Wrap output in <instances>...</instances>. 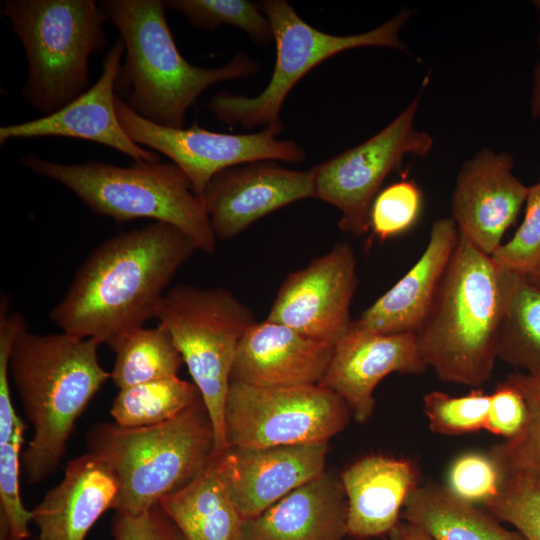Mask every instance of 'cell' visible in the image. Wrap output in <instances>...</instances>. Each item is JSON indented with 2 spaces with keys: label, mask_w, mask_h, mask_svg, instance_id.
<instances>
[{
  "label": "cell",
  "mask_w": 540,
  "mask_h": 540,
  "mask_svg": "<svg viewBox=\"0 0 540 540\" xmlns=\"http://www.w3.org/2000/svg\"><path fill=\"white\" fill-rule=\"evenodd\" d=\"M116 113L128 136L138 145L167 156L200 197L212 177L227 168L265 160L296 163L306 157L294 141L277 138L281 127L248 134L209 131L197 123L187 129L166 128L142 119L118 96Z\"/></svg>",
  "instance_id": "obj_12"
},
{
  "label": "cell",
  "mask_w": 540,
  "mask_h": 540,
  "mask_svg": "<svg viewBox=\"0 0 540 540\" xmlns=\"http://www.w3.org/2000/svg\"><path fill=\"white\" fill-rule=\"evenodd\" d=\"M36 540H39V539H36Z\"/></svg>",
  "instance_id": "obj_44"
},
{
  "label": "cell",
  "mask_w": 540,
  "mask_h": 540,
  "mask_svg": "<svg viewBox=\"0 0 540 540\" xmlns=\"http://www.w3.org/2000/svg\"><path fill=\"white\" fill-rule=\"evenodd\" d=\"M99 4L125 47L116 94L150 123L182 129L188 110L206 89L259 71L258 62L245 53L220 67L190 64L177 49L163 0H105Z\"/></svg>",
  "instance_id": "obj_3"
},
{
  "label": "cell",
  "mask_w": 540,
  "mask_h": 540,
  "mask_svg": "<svg viewBox=\"0 0 540 540\" xmlns=\"http://www.w3.org/2000/svg\"><path fill=\"white\" fill-rule=\"evenodd\" d=\"M504 305L503 269L459 233L430 308L414 332L439 379L479 388L493 372Z\"/></svg>",
  "instance_id": "obj_4"
},
{
  "label": "cell",
  "mask_w": 540,
  "mask_h": 540,
  "mask_svg": "<svg viewBox=\"0 0 540 540\" xmlns=\"http://www.w3.org/2000/svg\"><path fill=\"white\" fill-rule=\"evenodd\" d=\"M505 380L523 395L527 417L516 437L493 445L488 452L500 469L502 483L511 479L540 483V374L519 371Z\"/></svg>",
  "instance_id": "obj_29"
},
{
  "label": "cell",
  "mask_w": 540,
  "mask_h": 540,
  "mask_svg": "<svg viewBox=\"0 0 540 540\" xmlns=\"http://www.w3.org/2000/svg\"><path fill=\"white\" fill-rule=\"evenodd\" d=\"M0 540H8L7 531L2 524H0Z\"/></svg>",
  "instance_id": "obj_43"
},
{
  "label": "cell",
  "mask_w": 540,
  "mask_h": 540,
  "mask_svg": "<svg viewBox=\"0 0 540 540\" xmlns=\"http://www.w3.org/2000/svg\"><path fill=\"white\" fill-rule=\"evenodd\" d=\"M402 518L433 540H527L504 528L486 509L455 497L445 486L428 483L409 496Z\"/></svg>",
  "instance_id": "obj_25"
},
{
  "label": "cell",
  "mask_w": 540,
  "mask_h": 540,
  "mask_svg": "<svg viewBox=\"0 0 540 540\" xmlns=\"http://www.w3.org/2000/svg\"><path fill=\"white\" fill-rule=\"evenodd\" d=\"M120 482L110 464L88 452L68 462L64 477L33 509L39 540H84L108 509H114Z\"/></svg>",
  "instance_id": "obj_20"
},
{
  "label": "cell",
  "mask_w": 540,
  "mask_h": 540,
  "mask_svg": "<svg viewBox=\"0 0 540 540\" xmlns=\"http://www.w3.org/2000/svg\"><path fill=\"white\" fill-rule=\"evenodd\" d=\"M340 478L347 502V535L359 539L389 534L419 486L413 462L385 455L357 460Z\"/></svg>",
  "instance_id": "obj_22"
},
{
  "label": "cell",
  "mask_w": 540,
  "mask_h": 540,
  "mask_svg": "<svg viewBox=\"0 0 540 540\" xmlns=\"http://www.w3.org/2000/svg\"><path fill=\"white\" fill-rule=\"evenodd\" d=\"M482 507L514 526L527 540H540V483L506 480L500 492Z\"/></svg>",
  "instance_id": "obj_35"
},
{
  "label": "cell",
  "mask_w": 540,
  "mask_h": 540,
  "mask_svg": "<svg viewBox=\"0 0 540 540\" xmlns=\"http://www.w3.org/2000/svg\"><path fill=\"white\" fill-rule=\"evenodd\" d=\"M258 5L270 21L276 46L274 70L264 90L254 96L222 92L213 96L209 110L226 124L247 129L283 127L282 105L293 87L315 66L343 51L359 47H388L408 51L399 32L412 12L403 9L380 26L353 35H333L305 22L284 0H264Z\"/></svg>",
  "instance_id": "obj_9"
},
{
  "label": "cell",
  "mask_w": 540,
  "mask_h": 540,
  "mask_svg": "<svg viewBox=\"0 0 540 540\" xmlns=\"http://www.w3.org/2000/svg\"><path fill=\"white\" fill-rule=\"evenodd\" d=\"M490 394L475 388L463 396L432 391L423 398L430 430L442 435H463L485 429Z\"/></svg>",
  "instance_id": "obj_31"
},
{
  "label": "cell",
  "mask_w": 540,
  "mask_h": 540,
  "mask_svg": "<svg viewBox=\"0 0 540 540\" xmlns=\"http://www.w3.org/2000/svg\"><path fill=\"white\" fill-rule=\"evenodd\" d=\"M20 164L72 191L89 209L116 222L148 218L175 226L197 250L214 254L216 237L203 200L174 163H58L27 153Z\"/></svg>",
  "instance_id": "obj_5"
},
{
  "label": "cell",
  "mask_w": 540,
  "mask_h": 540,
  "mask_svg": "<svg viewBox=\"0 0 540 540\" xmlns=\"http://www.w3.org/2000/svg\"><path fill=\"white\" fill-rule=\"evenodd\" d=\"M25 428L21 421L11 439L0 444V524L5 527L8 540H27L31 535L29 523L33 519V510L24 507L19 483Z\"/></svg>",
  "instance_id": "obj_32"
},
{
  "label": "cell",
  "mask_w": 540,
  "mask_h": 540,
  "mask_svg": "<svg viewBox=\"0 0 540 540\" xmlns=\"http://www.w3.org/2000/svg\"><path fill=\"white\" fill-rule=\"evenodd\" d=\"M89 452L105 459L120 482L116 511L148 510L199 476L214 458L211 420L200 397L176 417L149 427L97 423L86 434Z\"/></svg>",
  "instance_id": "obj_6"
},
{
  "label": "cell",
  "mask_w": 540,
  "mask_h": 540,
  "mask_svg": "<svg viewBox=\"0 0 540 540\" xmlns=\"http://www.w3.org/2000/svg\"><path fill=\"white\" fill-rule=\"evenodd\" d=\"M423 90L377 134L313 167L315 198L340 211L341 230L364 235L370 229L371 205L386 177L401 168L407 155L425 157L432 150L431 135L414 126Z\"/></svg>",
  "instance_id": "obj_11"
},
{
  "label": "cell",
  "mask_w": 540,
  "mask_h": 540,
  "mask_svg": "<svg viewBox=\"0 0 540 540\" xmlns=\"http://www.w3.org/2000/svg\"><path fill=\"white\" fill-rule=\"evenodd\" d=\"M526 276L534 283L540 285V261L538 264L526 274Z\"/></svg>",
  "instance_id": "obj_42"
},
{
  "label": "cell",
  "mask_w": 540,
  "mask_h": 540,
  "mask_svg": "<svg viewBox=\"0 0 540 540\" xmlns=\"http://www.w3.org/2000/svg\"><path fill=\"white\" fill-rule=\"evenodd\" d=\"M200 397L194 383L166 377L120 389L110 414L121 427H149L176 417Z\"/></svg>",
  "instance_id": "obj_28"
},
{
  "label": "cell",
  "mask_w": 540,
  "mask_h": 540,
  "mask_svg": "<svg viewBox=\"0 0 540 540\" xmlns=\"http://www.w3.org/2000/svg\"><path fill=\"white\" fill-rule=\"evenodd\" d=\"M428 369L414 332L384 334L352 322L335 345L328 370L320 383L337 393L354 419L366 422L375 407L374 390L392 373L420 374Z\"/></svg>",
  "instance_id": "obj_17"
},
{
  "label": "cell",
  "mask_w": 540,
  "mask_h": 540,
  "mask_svg": "<svg viewBox=\"0 0 540 540\" xmlns=\"http://www.w3.org/2000/svg\"><path fill=\"white\" fill-rule=\"evenodd\" d=\"M23 320L21 314L9 311V299L4 296L0 305V444L11 439L22 421L12 403L9 358L16 331Z\"/></svg>",
  "instance_id": "obj_37"
},
{
  "label": "cell",
  "mask_w": 540,
  "mask_h": 540,
  "mask_svg": "<svg viewBox=\"0 0 540 540\" xmlns=\"http://www.w3.org/2000/svg\"><path fill=\"white\" fill-rule=\"evenodd\" d=\"M125 53L122 39L113 43L98 80L62 109L40 118L0 127V143L38 137H68L111 147L134 161L159 162L157 153L135 143L116 113V83Z\"/></svg>",
  "instance_id": "obj_16"
},
{
  "label": "cell",
  "mask_w": 540,
  "mask_h": 540,
  "mask_svg": "<svg viewBox=\"0 0 540 540\" xmlns=\"http://www.w3.org/2000/svg\"><path fill=\"white\" fill-rule=\"evenodd\" d=\"M458 237L459 231L452 217L436 220L426 248L416 263L353 324L384 334L415 332L430 308Z\"/></svg>",
  "instance_id": "obj_21"
},
{
  "label": "cell",
  "mask_w": 540,
  "mask_h": 540,
  "mask_svg": "<svg viewBox=\"0 0 540 540\" xmlns=\"http://www.w3.org/2000/svg\"><path fill=\"white\" fill-rule=\"evenodd\" d=\"M111 531L115 540H184L159 503L138 514L116 511Z\"/></svg>",
  "instance_id": "obj_38"
},
{
  "label": "cell",
  "mask_w": 540,
  "mask_h": 540,
  "mask_svg": "<svg viewBox=\"0 0 540 540\" xmlns=\"http://www.w3.org/2000/svg\"><path fill=\"white\" fill-rule=\"evenodd\" d=\"M527 405L520 391L504 380L490 394V404L485 430L509 440L524 427Z\"/></svg>",
  "instance_id": "obj_39"
},
{
  "label": "cell",
  "mask_w": 540,
  "mask_h": 540,
  "mask_svg": "<svg viewBox=\"0 0 540 540\" xmlns=\"http://www.w3.org/2000/svg\"><path fill=\"white\" fill-rule=\"evenodd\" d=\"M533 5L536 7V9L539 12V20H540V0L533 1ZM539 48H540V34H539ZM530 110H531V116L533 119H538L540 117V60L537 66L535 67L534 74H533Z\"/></svg>",
  "instance_id": "obj_41"
},
{
  "label": "cell",
  "mask_w": 540,
  "mask_h": 540,
  "mask_svg": "<svg viewBox=\"0 0 540 540\" xmlns=\"http://www.w3.org/2000/svg\"><path fill=\"white\" fill-rule=\"evenodd\" d=\"M115 361L111 379L120 389L137 384L178 376L184 364L168 330L139 327L119 336L109 346Z\"/></svg>",
  "instance_id": "obj_27"
},
{
  "label": "cell",
  "mask_w": 540,
  "mask_h": 540,
  "mask_svg": "<svg viewBox=\"0 0 540 540\" xmlns=\"http://www.w3.org/2000/svg\"><path fill=\"white\" fill-rule=\"evenodd\" d=\"M154 318L170 333L212 423L215 449H228L225 406L239 342L255 324L253 311L231 291L177 284L159 301Z\"/></svg>",
  "instance_id": "obj_8"
},
{
  "label": "cell",
  "mask_w": 540,
  "mask_h": 540,
  "mask_svg": "<svg viewBox=\"0 0 540 540\" xmlns=\"http://www.w3.org/2000/svg\"><path fill=\"white\" fill-rule=\"evenodd\" d=\"M328 443L228 448L217 468L244 520L264 512L325 471Z\"/></svg>",
  "instance_id": "obj_18"
},
{
  "label": "cell",
  "mask_w": 540,
  "mask_h": 540,
  "mask_svg": "<svg viewBox=\"0 0 540 540\" xmlns=\"http://www.w3.org/2000/svg\"><path fill=\"white\" fill-rule=\"evenodd\" d=\"M315 198L314 170H292L256 161L220 171L201 198L216 239L235 238L264 216L296 201Z\"/></svg>",
  "instance_id": "obj_14"
},
{
  "label": "cell",
  "mask_w": 540,
  "mask_h": 540,
  "mask_svg": "<svg viewBox=\"0 0 540 540\" xmlns=\"http://www.w3.org/2000/svg\"><path fill=\"white\" fill-rule=\"evenodd\" d=\"M345 535L344 488L341 478L327 471L243 524V540H343Z\"/></svg>",
  "instance_id": "obj_23"
},
{
  "label": "cell",
  "mask_w": 540,
  "mask_h": 540,
  "mask_svg": "<svg viewBox=\"0 0 540 540\" xmlns=\"http://www.w3.org/2000/svg\"><path fill=\"white\" fill-rule=\"evenodd\" d=\"M507 152L480 150L462 166L452 195V219L477 249L492 256L526 202L529 187L513 174Z\"/></svg>",
  "instance_id": "obj_15"
},
{
  "label": "cell",
  "mask_w": 540,
  "mask_h": 540,
  "mask_svg": "<svg viewBox=\"0 0 540 540\" xmlns=\"http://www.w3.org/2000/svg\"><path fill=\"white\" fill-rule=\"evenodd\" d=\"M159 505L184 540H243L244 519L230 496L215 457L199 476L164 496Z\"/></svg>",
  "instance_id": "obj_24"
},
{
  "label": "cell",
  "mask_w": 540,
  "mask_h": 540,
  "mask_svg": "<svg viewBox=\"0 0 540 540\" xmlns=\"http://www.w3.org/2000/svg\"><path fill=\"white\" fill-rule=\"evenodd\" d=\"M335 345L270 320L253 324L241 338L231 381L260 387H300L322 382Z\"/></svg>",
  "instance_id": "obj_19"
},
{
  "label": "cell",
  "mask_w": 540,
  "mask_h": 540,
  "mask_svg": "<svg viewBox=\"0 0 540 540\" xmlns=\"http://www.w3.org/2000/svg\"><path fill=\"white\" fill-rule=\"evenodd\" d=\"M100 344L65 332L36 334L25 320L19 325L9 372L33 428L21 455L28 483H40L57 469L77 419L111 378L98 359Z\"/></svg>",
  "instance_id": "obj_2"
},
{
  "label": "cell",
  "mask_w": 540,
  "mask_h": 540,
  "mask_svg": "<svg viewBox=\"0 0 540 540\" xmlns=\"http://www.w3.org/2000/svg\"><path fill=\"white\" fill-rule=\"evenodd\" d=\"M1 15L19 38L28 73L27 104L43 116L88 89L89 59L106 45L109 17L94 0H4Z\"/></svg>",
  "instance_id": "obj_7"
},
{
  "label": "cell",
  "mask_w": 540,
  "mask_h": 540,
  "mask_svg": "<svg viewBox=\"0 0 540 540\" xmlns=\"http://www.w3.org/2000/svg\"><path fill=\"white\" fill-rule=\"evenodd\" d=\"M504 305L497 357L528 374H540V285L503 269Z\"/></svg>",
  "instance_id": "obj_26"
},
{
  "label": "cell",
  "mask_w": 540,
  "mask_h": 540,
  "mask_svg": "<svg viewBox=\"0 0 540 540\" xmlns=\"http://www.w3.org/2000/svg\"><path fill=\"white\" fill-rule=\"evenodd\" d=\"M525 204L521 225L491 258L501 269L527 274L540 261V179L529 186Z\"/></svg>",
  "instance_id": "obj_36"
},
{
  "label": "cell",
  "mask_w": 540,
  "mask_h": 540,
  "mask_svg": "<svg viewBox=\"0 0 540 540\" xmlns=\"http://www.w3.org/2000/svg\"><path fill=\"white\" fill-rule=\"evenodd\" d=\"M501 486L500 469L489 452L468 451L450 464L445 487L460 500L483 506Z\"/></svg>",
  "instance_id": "obj_33"
},
{
  "label": "cell",
  "mask_w": 540,
  "mask_h": 540,
  "mask_svg": "<svg viewBox=\"0 0 540 540\" xmlns=\"http://www.w3.org/2000/svg\"><path fill=\"white\" fill-rule=\"evenodd\" d=\"M164 4L196 28L214 30L226 24L241 29L259 45L273 41L270 21L258 3L248 0H165Z\"/></svg>",
  "instance_id": "obj_30"
},
{
  "label": "cell",
  "mask_w": 540,
  "mask_h": 540,
  "mask_svg": "<svg viewBox=\"0 0 540 540\" xmlns=\"http://www.w3.org/2000/svg\"><path fill=\"white\" fill-rule=\"evenodd\" d=\"M389 535L390 540H433L426 531L407 521H400Z\"/></svg>",
  "instance_id": "obj_40"
},
{
  "label": "cell",
  "mask_w": 540,
  "mask_h": 540,
  "mask_svg": "<svg viewBox=\"0 0 540 540\" xmlns=\"http://www.w3.org/2000/svg\"><path fill=\"white\" fill-rule=\"evenodd\" d=\"M357 286L353 248L337 243L284 279L266 319L336 345L353 322L350 307Z\"/></svg>",
  "instance_id": "obj_13"
},
{
  "label": "cell",
  "mask_w": 540,
  "mask_h": 540,
  "mask_svg": "<svg viewBox=\"0 0 540 540\" xmlns=\"http://www.w3.org/2000/svg\"><path fill=\"white\" fill-rule=\"evenodd\" d=\"M196 250L188 235L164 222L119 233L89 254L50 318L62 332L110 346L154 318L167 286Z\"/></svg>",
  "instance_id": "obj_1"
},
{
  "label": "cell",
  "mask_w": 540,
  "mask_h": 540,
  "mask_svg": "<svg viewBox=\"0 0 540 540\" xmlns=\"http://www.w3.org/2000/svg\"><path fill=\"white\" fill-rule=\"evenodd\" d=\"M350 414L346 402L321 384L260 387L230 381L225 406L227 447L328 443L348 425Z\"/></svg>",
  "instance_id": "obj_10"
},
{
  "label": "cell",
  "mask_w": 540,
  "mask_h": 540,
  "mask_svg": "<svg viewBox=\"0 0 540 540\" xmlns=\"http://www.w3.org/2000/svg\"><path fill=\"white\" fill-rule=\"evenodd\" d=\"M422 207V194L412 180L393 183L375 197L369 224L375 236L386 240L410 229L417 221Z\"/></svg>",
  "instance_id": "obj_34"
}]
</instances>
